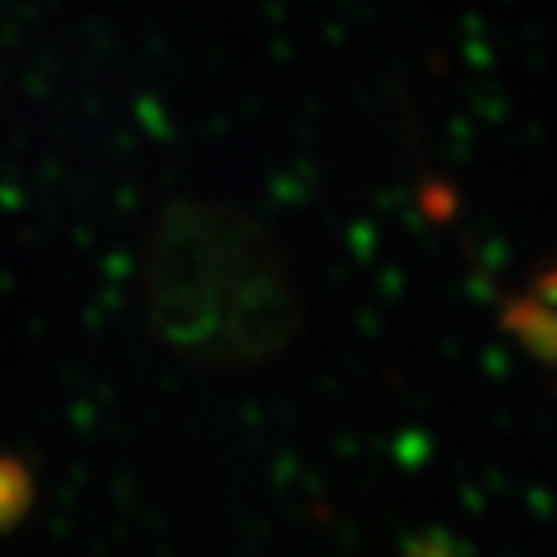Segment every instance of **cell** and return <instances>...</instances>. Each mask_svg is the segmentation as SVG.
Segmentation results:
<instances>
[{"instance_id":"1","label":"cell","mask_w":557,"mask_h":557,"mask_svg":"<svg viewBox=\"0 0 557 557\" xmlns=\"http://www.w3.org/2000/svg\"><path fill=\"white\" fill-rule=\"evenodd\" d=\"M145 299L154 333L206 363L265 360L299 326V296L272 238L219 202H182L158 219Z\"/></svg>"},{"instance_id":"2","label":"cell","mask_w":557,"mask_h":557,"mask_svg":"<svg viewBox=\"0 0 557 557\" xmlns=\"http://www.w3.org/2000/svg\"><path fill=\"white\" fill-rule=\"evenodd\" d=\"M510 326L544 363L557 367V262L513 302Z\"/></svg>"},{"instance_id":"3","label":"cell","mask_w":557,"mask_h":557,"mask_svg":"<svg viewBox=\"0 0 557 557\" xmlns=\"http://www.w3.org/2000/svg\"><path fill=\"white\" fill-rule=\"evenodd\" d=\"M30 500H34V481L27 467L17 457L0 454V531L14 528L30 510Z\"/></svg>"},{"instance_id":"4","label":"cell","mask_w":557,"mask_h":557,"mask_svg":"<svg viewBox=\"0 0 557 557\" xmlns=\"http://www.w3.org/2000/svg\"><path fill=\"white\" fill-rule=\"evenodd\" d=\"M407 557H454L444 537H413L407 544Z\"/></svg>"}]
</instances>
